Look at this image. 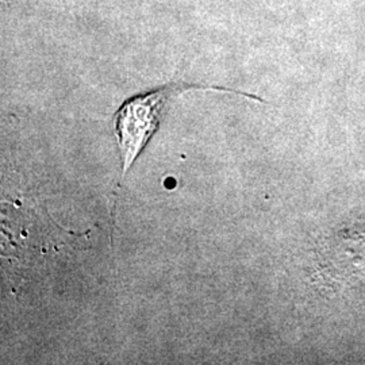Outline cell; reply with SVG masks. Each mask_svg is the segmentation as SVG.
<instances>
[{"label": "cell", "mask_w": 365, "mask_h": 365, "mask_svg": "<svg viewBox=\"0 0 365 365\" xmlns=\"http://www.w3.org/2000/svg\"><path fill=\"white\" fill-rule=\"evenodd\" d=\"M203 87L188 84H170L160 90L134 96L120 106L115 114V135L122 161V173L118 188L130 170L133 163L144 150L153 134L158 130L164 107L172 96L180 92Z\"/></svg>", "instance_id": "cell-1"}]
</instances>
